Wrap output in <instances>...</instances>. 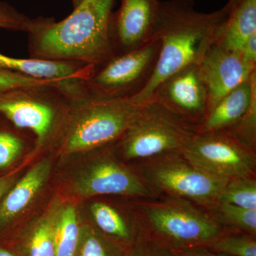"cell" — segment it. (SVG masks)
<instances>
[{"mask_svg":"<svg viewBox=\"0 0 256 256\" xmlns=\"http://www.w3.org/2000/svg\"><path fill=\"white\" fill-rule=\"evenodd\" d=\"M139 218L156 234L178 246L212 244L222 234V226L196 204L168 196L146 198L140 204Z\"/></svg>","mask_w":256,"mask_h":256,"instance_id":"8992f818","label":"cell"},{"mask_svg":"<svg viewBox=\"0 0 256 256\" xmlns=\"http://www.w3.org/2000/svg\"><path fill=\"white\" fill-rule=\"evenodd\" d=\"M240 1H242V0H228V2H227L226 4L230 10H232L233 9L236 5L238 4Z\"/></svg>","mask_w":256,"mask_h":256,"instance_id":"1f68e13d","label":"cell"},{"mask_svg":"<svg viewBox=\"0 0 256 256\" xmlns=\"http://www.w3.org/2000/svg\"><path fill=\"white\" fill-rule=\"evenodd\" d=\"M218 202L230 204L247 210H256L255 176L228 180Z\"/></svg>","mask_w":256,"mask_h":256,"instance_id":"44dd1931","label":"cell"},{"mask_svg":"<svg viewBox=\"0 0 256 256\" xmlns=\"http://www.w3.org/2000/svg\"><path fill=\"white\" fill-rule=\"evenodd\" d=\"M256 92V72L216 104L197 128V132L228 130L242 118Z\"/></svg>","mask_w":256,"mask_h":256,"instance_id":"9a60e30c","label":"cell"},{"mask_svg":"<svg viewBox=\"0 0 256 256\" xmlns=\"http://www.w3.org/2000/svg\"><path fill=\"white\" fill-rule=\"evenodd\" d=\"M46 18H28L8 3L0 2V28L30 34L40 26Z\"/></svg>","mask_w":256,"mask_h":256,"instance_id":"603a6c76","label":"cell"},{"mask_svg":"<svg viewBox=\"0 0 256 256\" xmlns=\"http://www.w3.org/2000/svg\"><path fill=\"white\" fill-rule=\"evenodd\" d=\"M82 0H72V3H73V6L74 8H76V6H78L79 4H80V2Z\"/></svg>","mask_w":256,"mask_h":256,"instance_id":"836d02e7","label":"cell"},{"mask_svg":"<svg viewBox=\"0 0 256 256\" xmlns=\"http://www.w3.org/2000/svg\"><path fill=\"white\" fill-rule=\"evenodd\" d=\"M256 34V0H242L230 10L218 44L224 50L240 52Z\"/></svg>","mask_w":256,"mask_h":256,"instance_id":"e0dca14e","label":"cell"},{"mask_svg":"<svg viewBox=\"0 0 256 256\" xmlns=\"http://www.w3.org/2000/svg\"><path fill=\"white\" fill-rule=\"evenodd\" d=\"M92 218L104 233L124 240L132 236L130 223L116 207L106 202H94L90 206Z\"/></svg>","mask_w":256,"mask_h":256,"instance_id":"d6986e66","label":"cell"},{"mask_svg":"<svg viewBox=\"0 0 256 256\" xmlns=\"http://www.w3.org/2000/svg\"><path fill=\"white\" fill-rule=\"evenodd\" d=\"M182 256H220L214 254L204 252H188L183 254Z\"/></svg>","mask_w":256,"mask_h":256,"instance_id":"4dcf8cb0","label":"cell"},{"mask_svg":"<svg viewBox=\"0 0 256 256\" xmlns=\"http://www.w3.org/2000/svg\"><path fill=\"white\" fill-rule=\"evenodd\" d=\"M114 0H82L62 21L46 18L28 34V54L40 60L98 65L114 56L109 23Z\"/></svg>","mask_w":256,"mask_h":256,"instance_id":"7a4b0ae2","label":"cell"},{"mask_svg":"<svg viewBox=\"0 0 256 256\" xmlns=\"http://www.w3.org/2000/svg\"><path fill=\"white\" fill-rule=\"evenodd\" d=\"M216 252L234 256H256L255 239L246 235H232L218 237L210 244Z\"/></svg>","mask_w":256,"mask_h":256,"instance_id":"d4e9b609","label":"cell"},{"mask_svg":"<svg viewBox=\"0 0 256 256\" xmlns=\"http://www.w3.org/2000/svg\"><path fill=\"white\" fill-rule=\"evenodd\" d=\"M60 82V80H44L25 76L20 74L0 70V92L18 88L33 86Z\"/></svg>","mask_w":256,"mask_h":256,"instance_id":"4316f807","label":"cell"},{"mask_svg":"<svg viewBox=\"0 0 256 256\" xmlns=\"http://www.w3.org/2000/svg\"><path fill=\"white\" fill-rule=\"evenodd\" d=\"M0 256H13L11 252H8V250H4V249L0 248Z\"/></svg>","mask_w":256,"mask_h":256,"instance_id":"d6a6232c","label":"cell"},{"mask_svg":"<svg viewBox=\"0 0 256 256\" xmlns=\"http://www.w3.org/2000/svg\"><path fill=\"white\" fill-rule=\"evenodd\" d=\"M57 215H48L40 223L30 240L31 256H56L54 233Z\"/></svg>","mask_w":256,"mask_h":256,"instance_id":"7402d4cb","label":"cell"},{"mask_svg":"<svg viewBox=\"0 0 256 256\" xmlns=\"http://www.w3.org/2000/svg\"><path fill=\"white\" fill-rule=\"evenodd\" d=\"M138 108L130 99H79L70 106L55 134L66 154L95 150L122 137Z\"/></svg>","mask_w":256,"mask_h":256,"instance_id":"277c9868","label":"cell"},{"mask_svg":"<svg viewBox=\"0 0 256 256\" xmlns=\"http://www.w3.org/2000/svg\"><path fill=\"white\" fill-rule=\"evenodd\" d=\"M26 141L18 133L0 128V170L8 168L22 154Z\"/></svg>","mask_w":256,"mask_h":256,"instance_id":"cb8c5ba5","label":"cell"},{"mask_svg":"<svg viewBox=\"0 0 256 256\" xmlns=\"http://www.w3.org/2000/svg\"><path fill=\"white\" fill-rule=\"evenodd\" d=\"M228 132L242 142L256 150V92L252 96L250 106L242 118Z\"/></svg>","mask_w":256,"mask_h":256,"instance_id":"484cf974","label":"cell"},{"mask_svg":"<svg viewBox=\"0 0 256 256\" xmlns=\"http://www.w3.org/2000/svg\"><path fill=\"white\" fill-rule=\"evenodd\" d=\"M79 236L76 212L68 205L57 215L55 224L56 256H74Z\"/></svg>","mask_w":256,"mask_h":256,"instance_id":"ac0fdd59","label":"cell"},{"mask_svg":"<svg viewBox=\"0 0 256 256\" xmlns=\"http://www.w3.org/2000/svg\"><path fill=\"white\" fill-rule=\"evenodd\" d=\"M207 210L222 226L233 227L252 235L256 233V210H247L230 204L218 202Z\"/></svg>","mask_w":256,"mask_h":256,"instance_id":"ffe728a7","label":"cell"},{"mask_svg":"<svg viewBox=\"0 0 256 256\" xmlns=\"http://www.w3.org/2000/svg\"><path fill=\"white\" fill-rule=\"evenodd\" d=\"M158 194L183 198L206 207L218 203L228 180L214 176L192 164L182 153H172L142 162L140 172Z\"/></svg>","mask_w":256,"mask_h":256,"instance_id":"ba28073f","label":"cell"},{"mask_svg":"<svg viewBox=\"0 0 256 256\" xmlns=\"http://www.w3.org/2000/svg\"><path fill=\"white\" fill-rule=\"evenodd\" d=\"M198 67L208 92V114L222 98L256 72V66L246 63L239 52H228L218 44L208 50Z\"/></svg>","mask_w":256,"mask_h":256,"instance_id":"4fadbf2b","label":"cell"},{"mask_svg":"<svg viewBox=\"0 0 256 256\" xmlns=\"http://www.w3.org/2000/svg\"><path fill=\"white\" fill-rule=\"evenodd\" d=\"M74 190L82 197L119 195L146 200L158 196L140 173L108 154L98 158L87 168L76 182Z\"/></svg>","mask_w":256,"mask_h":256,"instance_id":"30bf717a","label":"cell"},{"mask_svg":"<svg viewBox=\"0 0 256 256\" xmlns=\"http://www.w3.org/2000/svg\"><path fill=\"white\" fill-rule=\"evenodd\" d=\"M160 40L133 52L114 56L94 65L82 86L89 98L98 100L130 99L149 84L156 70L160 50Z\"/></svg>","mask_w":256,"mask_h":256,"instance_id":"52a82bcc","label":"cell"},{"mask_svg":"<svg viewBox=\"0 0 256 256\" xmlns=\"http://www.w3.org/2000/svg\"><path fill=\"white\" fill-rule=\"evenodd\" d=\"M196 132V127L151 101L138 106L130 124L116 144L124 159L144 162L182 152Z\"/></svg>","mask_w":256,"mask_h":256,"instance_id":"5b68a950","label":"cell"},{"mask_svg":"<svg viewBox=\"0 0 256 256\" xmlns=\"http://www.w3.org/2000/svg\"><path fill=\"white\" fill-rule=\"evenodd\" d=\"M138 256H156L152 255V254H146V252H144V254H142V255H139Z\"/></svg>","mask_w":256,"mask_h":256,"instance_id":"e575fe53","label":"cell"},{"mask_svg":"<svg viewBox=\"0 0 256 256\" xmlns=\"http://www.w3.org/2000/svg\"><path fill=\"white\" fill-rule=\"evenodd\" d=\"M16 180V176L14 174L6 175L3 178H0V201L9 192L10 188H12Z\"/></svg>","mask_w":256,"mask_h":256,"instance_id":"f546056e","label":"cell"},{"mask_svg":"<svg viewBox=\"0 0 256 256\" xmlns=\"http://www.w3.org/2000/svg\"><path fill=\"white\" fill-rule=\"evenodd\" d=\"M151 101L196 127L197 132L208 108V92L198 65L186 67L163 80L153 92Z\"/></svg>","mask_w":256,"mask_h":256,"instance_id":"8fae6325","label":"cell"},{"mask_svg":"<svg viewBox=\"0 0 256 256\" xmlns=\"http://www.w3.org/2000/svg\"><path fill=\"white\" fill-rule=\"evenodd\" d=\"M82 256H108L107 250L100 239L90 235L84 240Z\"/></svg>","mask_w":256,"mask_h":256,"instance_id":"83f0119b","label":"cell"},{"mask_svg":"<svg viewBox=\"0 0 256 256\" xmlns=\"http://www.w3.org/2000/svg\"><path fill=\"white\" fill-rule=\"evenodd\" d=\"M182 154L208 174L232 180L255 176L256 150L227 130L196 132Z\"/></svg>","mask_w":256,"mask_h":256,"instance_id":"9c48e42d","label":"cell"},{"mask_svg":"<svg viewBox=\"0 0 256 256\" xmlns=\"http://www.w3.org/2000/svg\"><path fill=\"white\" fill-rule=\"evenodd\" d=\"M50 170V161L43 160L34 165L13 185L0 204V227L6 225L30 206L46 183Z\"/></svg>","mask_w":256,"mask_h":256,"instance_id":"2e32d148","label":"cell"},{"mask_svg":"<svg viewBox=\"0 0 256 256\" xmlns=\"http://www.w3.org/2000/svg\"><path fill=\"white\" fill-rule=\"evenodd\" d=\"M160 6L159 0H121L109 23L114 56L139 50L154 41Z\"/></svg>","mask_w":256,"mask_h":256,"instance_id":"7c38bea8","label":"cell"},{"mask_svg":"<svg viewBox=\"0 0 256 256\" xmlns=\"http://www.w3.org/2000/svg\"><path fill=\"white\" fill-rule=\"evenodd\" d=\"M86 98L82 80L0 92V114L14 127L31 131L37 142L53 138L74 101Z\"/></svg>","mask_w":256,"mask_h":256,"instance_id":"3957f363","label":"cell"},{"mask_svg":"<svg viewBox=\"0 0 256 256\" xmlns=\"http://www.w3.org/2000/svg\"><path fill=\"white\" fill-rule=\"evenodd\" d=\"M239 53L246 63L256 66V34L248 40Z\"/></svg>","mask_w":256,"mask_h":256,"instance_id":"f1b7e54d","label":"cell"},{"mask_svg":"<svg viewBox=\"0 0 256 256\" xmlns=\"http://www.w3.org/2000/svg\"><path fill=\"white\" fill-rule=\"evenodd\" d=\"M226 4L210 13L195 9L194 0L161 2L154 40H160L159 58L149 84L130 100L148 104L163 80L190 66L198 65L208 50L218 44L230 14Z\"/></svg>","mask_w":256,"mask_h":256,"instance_id":"6da1fadb","label":"cell"},{"mask_svg":"<svg viewBox=\"0 0 256 256\" xmlns=\"http://www.w3.org/2000/svg\"><path fill=\"white\" fill-rule=\"evenodd\" d=\"M94 65L78 62L20 58L0 53V70L12 72L44 80L68 82L86 80L94 70Z\"/></svg>","mask_w":256,"mask_h":256,"instance_id":"5bb4252c","label":"cell"}]
</instances>
